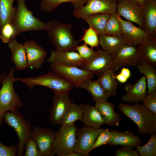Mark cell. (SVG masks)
<instances>
[{"mask_svg":"<svg viewBox=\"0 0 156 156\" xmlns=\"http://www.w3.org/2000/svg\"><path fill=\"white\" fill-rule=\"evenodd\" d=\"M118 108L125 116L136 124L140 135L156 133V114L143 104L136 103L129 105L121 103L119 104Z\"/></svg>","mask_w":156,"mask_h":156,"instance_id":"1","label":"cell"},{"mask_svg":"<svg viewBox=\"0 0 156 156\" xmlns=\"http://www.w3.org/2000/svg\"><path fill=\"white\" fill-rule=\"evenodd\" d=\"M14 72V68L12 67L8 74L3 73L0 75V83L2 85L0 89V125L5 112L18 109L23 105L14 89V84L16 81Z\"/></svg>","mask_w":156,"mask_h":156,"instance_id":"2","label":"cell"},{"mask_svg":"<svg viewBox=\"0 0 156 156\" xmlns=\"http://www.w3.org/2000/svg\"><path fill=\"white\" fill-rule=\"evenodd\" d=\"M25 84L31 90L37 86H41L51 89L54 94L69 93L74 86L63 77L52 70L43 75L34 77L15 78Z\"/></svg>","mask_w":156,"mask_h":156,"instance_id":"3","label":"cell"},{"mask_svg":"<svg viewBox=\"0 0 156 156\" xmlns=\"http://www.w3.org/2000/svg\"><path fill=\"white\" fill-rule=\"evenodd\" d=\"M74 25L62 23L56 20L51 21L45 30L54 45L58 51H74L80 41L76 40L71 32Z\"/></svg>","mask_w":156,"mask_h":156,"instance_id":"4","label":"cell"},{"mask_svg":"<svg viewBox=\"0 0 156 156\" xmlns=\"http://www.w3.org/2000/svg\"><path fill=\"white\" fill-rule=\"evenodd\" d=\"M2 121L14 129L19 140L17 146V156H22L25 144L31 137V123L18 109L5 112L3 115Z\"/></svg>","mask_w":156,"mask_h":156,"instance_id":"5","label":"cell"},{"mask_svg":"<svg viewBox=\"0 0 156 156\" xmlns=\"http://www.w3.org/2000/svg\"><path fill=\"white\" fill-rule=\"evenodd\" d=\"M17 7L13 23L18 35L29 31L46 30L51 21L43 22L34 16L33 12L28 10L25 5V0H17Z\"/></svg>","mask_w":156,"mask_h":156,"instance_id":"6","label":"cell"},{"mask_svg":"<svg viewBox=\"0 0 156 156\" xmlns=\"http://www.w3.org/2000/svg\"><path fill=\"white\" fill-rule=\"evenodd\" d=\"M77 128L75 123L61 125L56 132L53 148L50 156H65L73 151L76 141Z\"/></svg>","mask_w":156,"mask_h":156,"instance_id":"7","label":"cell"},{"mask_svg":"<svg viewBox=\"0 0 156 156\" xmlns=\"http://www.w3.org/2000/svg\"><path fill=\"white\" fill-rule=\"evenodd\" d=\"M118 0H86V3L73 14L76 18L85 20L88 16L99 13L109 14L117 13Z\"/></svg>","mask_w":156,"mask_h":156,"instance_id":"8","label":"cell"},{"mask_svg":"<svg viewBox=\"0 0 156 156\" xmlns=\"http://www.w3.org/2000/svg\"><path fill=\"white\" fill-rule=\"evenodd\" d=\"M103 129L94 128L85 125L83 128L77 129L76 141L73 151L82 156H88L93 150L94 144Z\"/></svg>","mask_w":156,"mask_h":156,"instance_id":"9","label":"cell"},{"mask_svg":"<svg viewBox=\"0 0 156 156\" xmlns=\"http://www.w3.org/2000/svg\"><path fill=\"white\" fill-rule=\"evenodd\" d=\"M50 67L52 70L60 75L77 88H80L85 81L91 79L94 75L92 72L75 66L50 63Z\"/></svg>","mask_w":156,"mask_h":156,"instance_id":"10","label":"cell"},{"mask_svg":"<svg viewBox=\"0 0 156 156\" xmlns=\"http://www.w3.org/2000/svg\"><path fill=\"white\" fill-rule=\"evenodd\" d=\"M80 68L99 76L108 69H112L114 72L118 70L112 54L101 49L98 50V53L94 58L85 62Z\"/></svg>","mask_w":156,"mask_h":156,"instance_id":"11","label":"cell"},{"mask_svg":"<svg viewBox=\"0 0 156 156\" xmlns=\"http://www.w3.org/2000/svg\"><path fill=\"white\" fill-rule=\"evenodd\" d=\"M56 132L50 128L35 126L31 129L30 136L36 143L43 156H50L52 152Z\"/></svg>","mask_w":156,"mask_h":156,"instance_id":"12","label":"cell"},{"mask_svg":"<svg viewBox=\"0 0 156 156\" xmlns=\"http://www.w3.org/2000/svg\"><path fill=\"white\" fill-rule=\"evenodd\" d=\"M117 13L127 21L134 22L143 28V8L135 0H119L117 7Z\"/></svg>","mask_w":156,"mask_h":156,"instance_id":"13","label":"cell"},{"mask_svg":"<svg viewBox=\"0 0 156 156\" xmlns=\"http://www.w3.org/2000/svg\"><path fill=\"white\" fill-rule=\"evenodd\" d=\"M73 103L69 93L54 94L49 119L52 125H61L65 114Z\"/></svg>","mask_w":156,"mask_h":156,"instance_id":"14","label":"cell"},{"mask_svg":"<svg viewBox=\"0 0 156 156\" xmlns=\"http://www.w3.org/2000/svg\"><path fill=\"white\" fill-rule=\"evenodd\" d=\"M118 18L122 26L121 36L126 44L137 46L149 37L142 28L136 27L131 22L122 19L119 15Z\"/></svg>","mask_w":156,"mask_h":156,"instance_id":"15","label":"cell"},{"mask_svg":"<svg viewBox=\"0 0 156 156\" xmlns=\"http://www.w3.org/2000/svg\"><path fill=\"white\" fill-rule=\"evenodd\" d=\"M112 54L118 69L122 67L136 66L140 62L137 46L125 44Z\"/></svg>","mask_w":156,"mask_h":156,"instance_id":"16","label":"cell"},{"mask_svg":"<svg viewBox=\"0 0 156 156\" xmlns=\"http://www.w3.org/2000/svg\"><path fill=\"white\" fill-rule=\"evenodd\" d=\"M23 44L27 55V67L40 69L46 57L45 50L34 40L26 41Z\"/></svg>","mask_w":156,"mask_h":156,"instance_id":"17","label":"cell"},{"mask_svg":"<svg viewBox=\"0 0 156 156\" xmlns=\"http://www.w3.org/2000/svg\"><path fill=\"white\" fill-rule=\"evenodd\" d=\"M147 87L146 79L143 76L134 83H129L125 86L126 93L120 99L127 103L142 101L147 95Z\"/></svg>","mask_w":156,"mask_h":156,"instance_id":"18","label":"cell"},{"mask_svg":"<svg viewBox=\"0 0 156 156\" xmlns=\"http://www.w3.org/2000/svg\"><path fill=\"white\" fill-rule=\"evenodd\" d=\"M51 55L47 61L50 63H57L62 65L82 66L85 62L78 52L74 51L51 50Z\"/></svg>","mask_w":156,"mask_h":156,"instance_id":"19","label":"cell"},{"mask_svg":"<svg viewBox=\"0 0 156 156\" xmlns=\"http://www.w3.org/2000/svg\"><path fill=\"white\" fill-rule=\"evenodd\" d=\"M142 8V29L149 36L156 37V0H145Z\"/></svg>","mask_w":156,"mask_h":156,"instance_id":"20","label":"cell"},{"mask_svg":"<svg viewBox=\"0 0 156 156\" xmlns=\"http://www.w3.org/2000/svg\"><path fill=\"white\" fill-rule=\"evenodd\" d=\"M112 134L108 145L110 146L120 145L130 146L133 147L140 145L142 140L138 136L134 134L130 130L123 132L117 130L111 131Z\"/></svg>","mask_w":156,"mask_h":156,"instance_id":"21","label":"cell"},{"mask_svg":"<svg viewBox=\"0 0 156 156\" xmlns=\"http://www.w3.org/2000/svg\"><path fill=\"white\" fill-rule=\"evenodd\" d=\"M116 105L107 101L96 103L95 106L107 125L118 126L122 120L121 115L114 110Z\"/></svg>","mask_w":156,"mask_h":156,"instance_id":"22","label":"cell"},{"mask_svg":"<svg viewBox=\"0 0 156 156\" xmlns=\"http://www.w3.org/2000/svg\"><path fill=\"white\" fill-rule=\"evenodd\" d=\"M138 45L137 49L140 62L145 61L155 67L156 66V37L149 36Z\"/></svg>","mask_w":156,"mask_h":156,"instance_id":"23","label":"cell"},{"mask_svg":"<svg viewBox=\"0 0 156 156\" xmlns=\"http://www.w3.org/2000/svg\"><path fill=\"white\" fill-rule=\"evenodd\" d=\"M8 46L11 51V60L15 66V69L24 70L27 67V57L23 44L18 42L16 39L8 43Z\"/></svg>","mask_w":156,"mask_h":156,"instance_id":"24","label":"cell"},{"mask_svg":"<svg viewBox=\"0 0 156 156\" xmlns=\"http://www.w3.org/2000/svg\"><path fill=\"white\" fill-rule=\"evenodd\" d=\"M80 88L86 90L91 95L95 103L107 101L110 96L99 83L97 80H87L81 85Z\"/></svg>","mask_w":156,"mask_h":156,"instance_id":"25","label":"cell"},{"mask_svg":"<svg viewBox=\"0 0 156 156\" xmlns=\"http://www.w3.org/2000/svg\"><path fill=\"white\" fill-rule=\"evenodd\" d=\"M83 106V114L81 121L85 125L99 128L105 124L95 106L89 104H85Z\"/></svg>","mask_w":156,"mask_h":156,"instance_id":"26","label":"cell"},{"mask_svg":"<svg viewBox=\"0 0 156 156\" xmlns=\"http://www.w3.org/2000/svg\"><path fill=\"white\" fill-rule=\"evenodd\" d=\"M99 44L102 50L113 54L125 44L121 36L99 34Z\"/></svg>","mask_w":156,"mask_h":156,"instance_id":"27","label":"cell"},{"mask_svg":"<svg viewBox=\"0 0 156 156\" xmlns=\"http://www.w3.org/2000/svg\"><path fill=\"white\" fill-rule=\"evenodd\" d=\"M114 71L112 69L106 70L97 80L100 84L107 92L110 96L116 95L118 85L115 77Z\"/></svg>","mask_w":156,"mask_h":156,"instance_id":"28","label":"cell"},{"mask_svg":"<svg viewBox=\"0 0 156 156\" xmlns=\"http://www.w3.org/2000/svg\"><path fill=\"white\" fill-rule=\"evenodd\" d=\"M136 66L146 79L148 88L147 93L156 90V69L155 67L144 61H141Z\"/></svg>","mask_w":156,"mask_h":156,"instance_id":"29","label":"cell"},{"mask_svg":"<svg viewBox=\"0 0 156 156\" xmlns=\"http://www.w3.org/2000/svg\"><path fill=\"white\" fill-rule=\"evenodd\" d=\"M15 0H0V29L5 24L13 21L17 8L13 6Z\"/></svg>","mask_w":156,"mask_h":156,"instance_id":"30","label":"cell"},{"mask_svg":"<svg viewBox=\"0 0 156 156\" xmlns=\"http://www.w3.org/2000/svg\"><path fill=\"white\" fill-rule=\"evenodd\" d=\"M83 105L82 103L77 105L73 103L65 114L61 125H70L77 120H81L83 114Z\"/></svg>","mask_w":156,"mask_h":156,"instance_id":"31","label":"cell"},{"mask_svg":"<svg viewBox=\"0 0 156 156\" xmlns=\"http://www.w3.org/2000/svg\"><path fill=\"white\" fill-rule=\"evenodd\" d=\"M110 15L106 13L93 14L88 16L85 21L99 34H105L106 25Z\"/></svg>","mask_w":156,"mask_h":156,"instance_id":"32","label":"cell"},{"mask_svg":"<svg viewBox=\"0 0 156 156\" xmlns=\"http://www.w3.org/2000/svg\"><path fill=\"white\" fill-rule=\"evenodd\" d=\"M65 2H70L74 9H78L86 3V0H41V10L47 12L54 10L60 5Z\"/></svg>","mask_w":156,"mask_h":156,"instance_id":"33","label":"cell"},{"mask_svg":"<svg viewBox=\"0 0 156 156\" xmlns=\"http://www.w3.org/2000/svg\"><path fill=\"white\" fill-rule=\"evenodd\" d=\"M117 13L110 14L105 30V34L108 35L121 36L122 26L118 18Z\"/></svg>","mask_w":156,"mask_h":156,"instance_id":"34","label":"cell"},{"mask_svg":"<svg viewBox=\"0 0 156 156\" xmlns=\"http://www.w3.org/2000/svg\"><path fill=\"white\" fill-rule=\"evenodd\" d=\"M136 150L141 156H156V133L151 134L147 143L143 146L135 147Z\"/></svg>","mask_w":156,"mask_h":156,"instance_id":"35","label":"cell"},{"mask_svg":"<svg viewBox=\"0 0 156 156\" xmlns=\"http://www.w3.org/2000/svg\"><path fill=\"white\" fill-rule=\"evenodd\" d=\"M18 35L16 28L12 22L6 23L0 29V39L4 43H8L15 39Z\"/></svg>","mask_w":156,"mask_h":156,"instance_id":"36","label":"cell"},{"mask_svg":"<svg viewBox=\"0 0 156 156\" xmlns=\"http://www.w3.org/2000/svg\"><path fill=\"white\" fill-rule=\"evenodd\" d=\"M80 41H83L85 44L91 47H97L99 44L98 33L92 27L89 26L85 31Z\"/></svg>","mask_w":156,"mask_h":156,"instance_id":"37","label":"cell"},{"mask_svg":"<svg viewBox=\"0 0 156 156\" xmlns=\"http://www.w3.org/2000/svg\"><path fill=\"white\" fill-rule=\"evenodd\" d=\"M75 50L77 51L85 62L91 61L95 57L98 53V51H94L93 49V48L89 47L88 45L85 43L80 46L78 45L75 48Z\"/></svg>","mask_w":156,"mask_h":156,"instance_id":"38","label":"cell"},{"mask_svg":"<svg viewBox=\"0 0 156 156\" xmlns=\"http://www.w3.org/2000/svg\"><path fill=\"white\" fill-rule=\"evenodd\" d=\"M25 153L23 156H42L38 147L34 141L31 137L25 144Z\"/></svg>","mask_w":156,"mask_h":156,"instance_id":"39","label":"cell"},{"mask_svg":"<svg viewBox=\"0 0 156 156\" xmlns=\"http://www.w3.org/2000/svg\"><path fill=\"white\" fill-rule=\"evenodd\" d=\"M112 133L108 129H103L97 138L93 146V150L103 145L108 144Z\"/></svg>","mask_w":156,"mask_h":156,"instance_id":"40","label":"cell"},{"mask_svg":"<svg viewBox=\"0 0 156 156\" xmlns=\"http://www.w3.org/2000/svg\"><path fill=\"white\" fill-rule=\"evenodd\" d=\"M142 101L147 108L156 114V90L146 95Z\"/></svg>","mask_w":156,"mask_h":156,"instance_id":"41","label":"cell"},{"mask_svg":"<svg viewBox=\"0 0 156 156\" xmlns=\"http://www.w3.org/2000/svg\"><path fill=\"white\" fill-rule=\"evenodd\" d=\"M133 147L130 146H122L117 149L115 152L116 156H140L136 150H134Z\"/></svg>","mask_w":156,"mask_h":156,"instance_id":"42","label":"cell"},{"mask_svg":"<svg viewBox=\"0 0 156 156\" xmlns=\"http://www.w3.org/2000/svg\"><path fill=\"white\" fill-rule=\"evenodd\" d=\"M17 155V146L14 145L9 146L3 144L0 140V156Z\"/></svg>","mask_w":156,"mask_h":156,"instance_id":"43","label":"cell"},{"mask_svg":"<svg viewBox=\"0 0 156 156\" xmlns=\"http://www.w3.org/2000/svg\"><path fill=\"white\" fill-rule=\"evenodd\" d=\"M120 73L128 79L131 76V73L130 70L128 68L125 67H123L122 68Z\"/></svg>","mask_w":156,"mask_h":156,"instance_id":"44","label":"cell"},{"mask_svg":"<svg viewBox=\"0 0 156 156\" xmlns=\"http://www.w3.org/2000/svg\"><path fill=\"white\" fill-rule=\"evenodd\" d=\"M115 77L118 81L121 83L126 82L128 79L120 73L117 75H116Z\"/></svg>","mask_w":156,"mask_h":156,"instance_id":"45","label":"cell"},{"mask_svg":"<svg viewBox=\"0 0 156 156\" xmlns=\"http://www.w3.org/2000/svg\"><path fill=\"white\" fill-rule=\"evenodd\" d=\"M82 155L81 154L72 151L71 152L67 154H66L65 156H82Z\"/></svg>","mask_w":156,"mask_h":156,"instance_id":"46","label":"cell"},{"mask_svg":"<svg viewBox=\"0 0 156 156\" xmlns=\"http://www.w3.org/2000/svg\"><path fill=\"white\" fill-rule=\"evenodd\" d=\"M142 8L143 7L145 0H135Z\"/></svg>","mask_w":156,"mask_h":156,"instance_id":"47","label":"cell"},{"mask_svg":"<svg viewBox=\"0 0 156 156\" xmlns=\"http://www.w3.org/2000/svg\"><path fill=\"white\" fill-rule=\"evenodd\" d=\"M0 57H1V56H0Z\"/></svg>","mask_w":156,"mask_h":156,"instance_id":"48","label":"cell"},{"mask_svg":"<svg viewBox=\"0 0 156 156\" xmlns=\"http://www.w3.org/2000/svg\"><path fill=\"white\" fill-rule=\"evenodd\" d=\"M119 0H118V1H119Z\"/></svg>","mask_w":156,"mask_h":156,"instance_id":"49","label":"cell"}]
</instances>
